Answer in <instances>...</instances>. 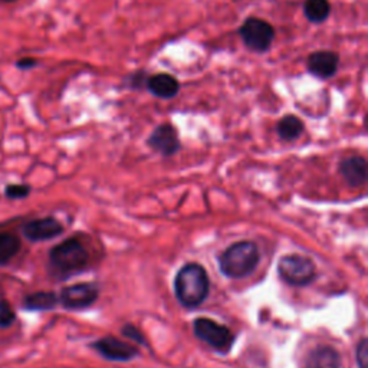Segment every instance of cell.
<instances>
[{"instance_id": "obj_17", "label": "cell", "mask_w": 368, "mask_h": 368, "mask_svg": "<svg viewBox=\"0 0 368 368\" xmlns=\"http://www.w3.org/2000/svg\"><path fill=\"white\" fill-rule=\"evenodd\" d=\"M59 298L54 292H35L24 298V306L31 311H48L58 305Z\"/></svg>"}, {"instance_id": "obj_5", "label": "cell", "mask_w": 368, "mask_h": 368, "mask_svg": "<svg viewBox=\"0 0 368 368\" xmlns=\"http://www.w3.org/2000/svg\"><path fill=\"white\" fill-rule=\"evenodd\" d=\"M238 32L245 46L249 50L256 52V54H265V52H268L276 36L274 26L268 20L256 16L245 19Z\"/></svg>"}, {"instance_id": "obj_9", "label": "cell", "mask_w": 368, "mask_h": 368, "mask_svg": "<svg viewBox=\"0 0 368 368\" xmlns=\"http://www.w3.org/2000/svg\"><path fill=\"white\" fill-rule=\"evenodd\" d=\"M91 347L105 360L108 361H121L127 362L134 360L139 355V350L133 346H129L125 341L117 339L114 337H104L99 338Z\"/></svg>"}, {"instance_id": "obj_20", "label": "cell", "mask_w": 368, "mask_h": 368, "mask_svg": "<svg viewBox=\"0 0 368 368\" xmlns=\"http://www.w3.org/2000/svg\"><path fill=\"white\" fill-rule=\"evenodd\" d=\"M5 193L9 199L19 200V199H24L26 196H29L31 187L26 186V184H10V186L6 187Z\"/></svg>"}, {"instance_id": "obj_6", "label": "cell", "mask_w": 368, "mask_h": 368, "mask_svg": "<svg viewBox=\"0 0 368 368\" xmlns=\"http://www.w3.org/2000/svg\"><path fill=\"white\" fill-rule=\"evenodd\" d=\"M193 332L210 348H213L219 353H227L232 348L234 341V335L227 327L210 318L194 320Z\"/></svg>"}, {"instance_id": "obj_12", "label": "cell", "mask_w": 368, "mask_h": 368, "mask_svg": "<svg viewBox=\"0 0 368 368\" xmlns=\"http://www.w3.org/2000/svg\"><path fill=\"white\" fill-rule=\"evenodd\" d=\"M339 173L351 187H360L368 178L367 160L361 155H350L339 163Z\"/></svg>"}, {"instance_id": "obj_4", "label": "cell", "mask_w": 368, "mask_h": 368, "mask_svg": "<svg viewBox=\"0 0 368 368\" xmlns=\"http://www.w3.org/2000/svg\"><path fill=\"white\" fill-rule=\"evenodd\" d=\"M279 278L291 286H306L317 278L313 260L302 255H285L278 262Z\"/></svg>"}, {"instance_id": "obj_24", "label": "cell", "mask_w": 368, "mask_h": 368, "mask_svg": "<svg viewBox=\"0 0 368 368\" xmlns=\"http://www.w3.org/2000/svg\"><path fill=\"white\" fill-rule=\"evenodd\" d=\"M36 65H38V61L34 59V58H22L16 64V66L20 68V69H31V68H34Z\"/></svg>"}, {"instance_id": "obj_11", "label": "cell", "mask_w": 368, "mask_h": 368, "mask_svg": "<svg viewBox=\"0 0 368 368\" xmlns=\"http://www.w3.org/2000/svg\"><path fill=\"white\" fill-rule=\"evenodd\" d=\"M64 232V226L55 218H42L31 220L23 226V234L32 242H43L54 239Z\"/></svg>"}, {"instance_id": "obj_14", "label": "cell", "mask_w": 368, "mask_h": 368, "mask_svg": "<svg viewBox=\"0 0 368 368\" xmlns=\"http://www.w3.org/2000/svg\"><path fill=\"white\" fill-rule=\"evenodd\" d=\"M305 365L306 368H339L341 355L330 346H320L309 351Z\"/></svg>"}, {"instance_id": "obj_19", "label": "cell", "mask_w": 368, "mask_h": 368, "mask_svg": "<svg viewBox=\"0 0 368 368\" xmlns=\"http://www.w3.org/2000/svg\"><path fill=\"white\" fill-rule=\"evenodd\" d=\"M148 73L146 71H137L134 73H131L128 78H125V83L131 90H141L146 88Z\"/></svg>"}, {"instance_id": "obj_23", "label": "cell", "mask_w": 368, "mask_h": 368, "mask_svg": "<svg viewBox=\"0 0 368 368\" xmlns=\"http://www.w3.org/2000/svg\"><path fill=\"white\" fill-rule=\"evenodd\" d=\"M122 334L128 338V339H133V341H137V343L143 344V346H147L146 343V338L143 337V334L139 331V328L133 327V325H124L122 327Z\"/></svg>"}, {"instance_id": "obj_8", "label": "cell", "mask_w": 368, "mask_h": 368, "mask_svg": "<svg viewBox=\"0 0 368 368\" xmlns=\"http://www.w3.org/2000/svg\"><path fill=\"white\" fill-rule=\"evenodd\" d=\"M147 146L163 157H171L180 151L181 143L174 125L164 122L157 125L147 139Z\"/></svg>"}, {"instance_id": "obj_3", "label": "cell", "mask_w": 368, "mask_h": 368, "mask_svg": "<svg viewBox=\"0 0 368 368\" xmlns=\"http://www.w3.org/2000/svg\"><path fill=\"white\" fill-rule=\"evenodd\" d=\"M49 260L52 269L59 276L68 278L71 275L83 272L87 268L90 255L80 241L66 239L50 250Z\"/></svg>"}, {"instance_id": "obj_13", "label": "cell", "mask_w": 368, "mask_h": 368, "mask_svg": "<svg viewBox=\"0 0 368 368\" xmlns=\"http://www.w3.org/2000/svg\"><path fill=\"white\" fill-rule=\"evenodd\" d=\"M146 90L155 98L171 99L177 97L180 91V83L177 81L176 76L162 72V73H155V75L148 76Z\"/></svg>"}, {"instance_id": "obj_16", "label": "cell", "mask_w": 368, "mask_h": 368, "mask_svg": "<svg viewBox=\"0 0 368 368\" xmlns=\"http://www.w3.org/2000/svg\"><path fill=\"white\" fill-rule=\"evenodd\" d=\"M304 15L313 24L324 23L331 15L330 0H305Z\"/></svg>"}, {"instance_id": "obj_2", "label": "cell", "mask_w": 368, "mask_h": 368, "mask_svg": "<svg viewBox=\"0 0 368 368\" xmlns=\"http://www.w3.org/2000/svg\"><path fill=\"white\" fill-rule=\"evenodd\" d=\"M260 252L256 243L242 241L230 245L219 257L222 274L230 279H242L249 276L259 265Z\"/></svg>"}, {"instance_id": "obj_15", "label": "cell", "mask_w": 368, "mask_h": 368, "mask_svg": "<svg viewBox=\"0 0 368 368\" xmlns=\"http://www.w3.org/2000/svg\"><path fill=\"white\" fill-rule=\"evenodd\" d=\"M305 129V125L301 118L294 114H288L279 120L276 124V133L283 141H295L298 140Z\"/></svg>"}, {"instance_id": "obj_22", "label": "cell", "mask_w": 368, "mask_h": 368, "mask_svg": "<svg viewBox=\"0 0 368 368\" xmlns=\"http://www.w3.org/2000/svg\"><path fill=\"white\" fill-rule=\"evenodd\" d=\"M355 360L358 368H367L368 365V341L367 338H361L355 348Z\"/></svg>"}, {"instance_id": "obj_18", "label": "cell", "mask_w": 368, "mask_h": 368, "mask_svg": "<svg viewBox=\"0 0 368 368\" xmlns=\"http://www.w3.org/2000/svg\"><path fill=\"white\" fill-rule=\"evenodd\" d=\"M20 241L12 233H0V265H5L19 252Z\"/></svg>"}, {"instance_id": "obj_21", "label": "cell", "mask_w": 368, "mask_h": 368, "mask_svg": "<svg viewBox=\"0 0 368 368\" xmlns=\"http://www.w3.org/2000/svg\"><path fill=\"white\" fill-rule=\"evenodd\" d=\"M15 323V312L10 305L5 301H0V327L6 328Z\"/></svg>"}, {"instance_id": "obj_7", "label": "cell", "mask_w": 368, "mask_h": 368, "mask_svg": "<svg viewBox=\"0 0 368 368\" xmlns=\"http://www.w3.org/2000/svg\"><path fill=\"white\" fill-rule=\"evenodd\" d=\"M99 288L95 283H76L62 289L59 301L66 309H84L97 302Z\"/></svg>"}, {"instance_id": "obj_25", "label": "cell", "mask_w": 368, "mask_h": 368, "mask_svg": "<svg viewBox=\"0 0 368 368\" xmlns=\"http://www.w3.org/2000/svg\"><path fill=\"white\" fill-rule=\"evenodd\" d=\"M0 2H8L9 3V2H16V0H0Z\"/></svg>"}, {"instance_id": "obj_1", "label": "cell", "mask_w": 368, "mask_h": 368, "mask_svg": "<svg viewBox=\"0 0 368 368\" xmlns=\"http://www.w3.org/2000/svg\"><path fill=\"white\" fill-rule=\"evenodd\" d=\"M210 282L206 269L199 264L184 265L176 275L174 294L186 308L200 306L208 297Z\"/></svg>"}, {"instance_id": "obj_10", "label": "cell", "mask_w": 368, "mask_h": 368, "mask_svg": "<svg viewBox=\"0 0 368 368\" xmlns=\"http://www.w3.org/2000/svg\"><path fill=\"white\" fill-rule=\"evenodd\" d=\"M339 66V55L334 50H315L308 57L306 69L318 80L327 81L335 76Z\"/></svg>"}]
</instances>
